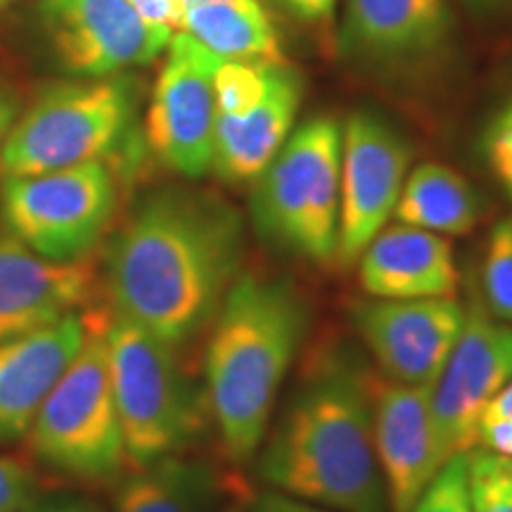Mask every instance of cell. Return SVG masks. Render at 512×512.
Returning <instances> with one entry per match:
<instances>
[{"label": "cell", "mask_w": 512, "mask_h": 512, "mask_svg": "<svg viewBox=\"0 0 512 512\" xmlns=\"http://www.w3.org/2000/svg\"><path fill=\"white\" fill-rule=\"evenodd\" d=\"M242 254V219L226 200L176 185L150 190L107 245L112 313L178 349L219 313Z\"/></svg>", "instance_id": "cell-1"}, {"label": "cell", "mask_w": 512, "mask_h": 512, "mask_svg": "<svg viewBox=\"0 0 512 512\" xmlns=\"http://www.w3.org/2000/svg\"><path fill=\"white\" fill-rule=\"evenodd\" d=\"M373 384L351 354L320 358L268 441L261 477L325 510H392L375 453Z\"/></svg>", "instance_id": "cell-2"}, {"label": "cell", "mask_w": 512, "mask_h": 512, "mask_svg": "<svg viewBox=\"0 0 512 512\" xmlns=\"http://www.w3.org/2000/svg\"><path fill=\"white\" fill-rule=\"evenodd\" d=\"M211 323L204 356L209 408L226 456L247 463L304 342L306 304L290 280L240 275Z\"/></svg>", "instance_id": "cell-3"}, {"label": "cell", "mask_w": 512, "mask_h": 512, "mask_svg": "<svg viewBox=\"0 0 512 512\" xmlns=\"http://www.w3.org/2000/svg\"><path fill=\"white\" fill-rule=\"evenodd\" d=\"M136 138V86L124 74L57 81L12 126L3 176H34L86 162L121 164Z\"/></svg>", "instance_id": "cell-4"}, {"label": "cell", "mask_w": 512, "mask_h": 512, "mask_svg": "<svg viewBox=\"0 0 512 512\" xmlns=\"http://www.w3.org/2000/svg\"><path fill=\"white\" fill-rule=\"evenodd\" d=\"M107 318L105 311L88 313L81 349L27 432L31 453L41 463L79 479H112L128 460L112 389Z\"/></svg>", "instance_id": "cell-5"}, {"label": "cell", "mask_w": 512, "mask_h": 512, "mask_svg": "<svg viewBox=\"0 0 512 512\" xmlns=\"http://www.w3.org/2000/svg\"><path fill=\"white\" fill-rule=\"evenodd\" d=\"M342 126L332 117L306 121L256 178L252 219L273 245L313 264L337 254Z\"/></svg>", "instance_id": "cell-6"}, {"label": "cell", "mask_w": 512, "mask_h": 512, "mask_svg": "<svg viewBox=\"0 0 512 512\" xmlns=\"http://www.w3.org/2000/svg\"><path fill=\"white\" fill-rule=\"evenodd\" d=\"M107 351L114 401L133 465L174 456L202 427V406L176 347L110 313Z\"/></svg>", "instance_id": "cell-7"}, {"label": "cell", "mask_w": 512, "mask_h": 512, "mask_svg": "<svg viewBox=\"0 0 512 512\" xmlns=\"http://www.w3.org/2000/svg\"><path fill=\"white\" fill-rule=\"evenodd\" d=\"M117 164L86 162L34 176H5V238L48 261H83L112 228L119 204Z\"/></svg>", "instance_id": "cell-8"}, {"label": "cell", "mask_w": 512, "mask_h": 512, "mask_svg": "<svg viewBox=\"0 0 512 512\" xmlns=\"http://www.w3.org/2000/svg\"><path fill=\"white\" fill-rule=\"evenodd\" d=\"M166 50L147 107L145 143L166 169L202 178L214 157V74L221 57L185 31H176Z\"/></svg>", "instance_id": "cell-9"}, {"label": "cell", "mask_w": 512, "mask_h": 512, "mask_svg": "<svg viewBox=\"0 0 512 512\" xmlns=\"http://www.w3.org/2000/svg\"><path fill=\"white\" fill-rule=\"evenodd\" d=\"M38 19L60 67L81 79L145 67L176 34L147 24L128 0H41Z\"/></svg>", "instance_id": "cell-10"}, {"label": "cell", "mask_w": 512, "mask_h": 512, "mask_svg": "<svg viewBox=\"0 0 512 512\" xmlns=\"http://www.w3.org/2000/svg\"><path fill=\"white\" fill-rule=\"evenodd\" d=\"M512 380V325L475 302L444 370L432 384L437 441L446 460L477 446L479 425L491 399Z\"/></svg>", "instance_id": "cell-11"}, {"label": "cell", "mask_w": 512, "mask_h": 512, "mask_svg": "<svg viewBox=\"0 0 512 512\" xmlns=\"http://www.w3.org/2000/svg\"><path fill=\"white\" fill-rule=\"evenodd\" d=\"M411 150L387 121L370 112L351 114L342 131L339 169L337 254L342 266L356 264L394 216L408 176Z\"/></svg>", "instance_id": "cell-12"}, {"label": "cell", "mask_w": 512, "mask_h": 512, "mask_svg": "<svg viewBox=\"0 0 512 512\" xmlns=\"http://www.w3.org/2000/svg\"><path fill=\"white\" fill-rule=\"evenodd\" d=\"M354 325L375 363L392 382L432 387L463 330L456 297L366 299L351 309Z\"/></svg>", "instance_id": "cell-13"}, {"label": "cell", "mask_w": 512, "mask_h": 512, "mask_svg": "<svg viewBox=\"0 0 512 512\" xmlns=\"http://www.w3.org/2000/svg\"><path fill=\"white\" fill-rule=\"evenodd\" d=\"M373 439L392 512H411L446 465L432 413V387L373 384Z\"/></svg>", "instance_id": "cell-14"}, {"label": "cell", "mask_w": 512, "mask_h": 512, "mask_svg": "<svg viewBox=\"0 0 512 512\" xmlns=\"http://www.w3.org/2000/svg\"><path fill=\"white\" fill-rule=\"evenodd\" d=\"M95 292L88 259L48 261L5 238L0 242V344L72 316Z\"/></svg>", "instance_id": "cell-15"}, {"label": "cell", "mask_w": 512, "mask_h": 512, "mask_svg": "<svg viewBox=\"0 0 512 512\" xmlns=\"http://www.w3.org/2000/svg\"><path fill=\"white\" fill-rule=\"evenodd\" d=\"M86 339V316H72L0 344V444L27 437L38 408Z\"/></svg>", "instance_id": "cell-16"}, {"label": "cell", "mask_w": 512, "mask_h": 512, "mask_svg": "<svg viewBox=\"0 0 512 512\" xmlns=\"http://www.w3.org/2000/svg\"><path fill=\"white\" fill-rule=\"evenodd\" d=\"M358 280L373 299L453 297L458 268L446 238L399 223L368 242L358 256Z\"/></svg>", "instance_id": "cell-17"}, {"label": "cell", "mask_w": 512, "mask_h": 512, "mask_svg": "<svg viewBox=\"0 0 512 512\" xmlns=\"http://www.w3.org/2000/svg\"><path fill=\"white\" fill-rule=\"evenodd\" d=\"M304 98V79L287 64H273L266 95L240 117L216 114L211 169L226 183H249L259 178L280 147L290 138Z\"/></svg>", "instance_id": "cell-18"}, {"label": "cell", "mask_w": 512, "mask_h": 512, "mask_svg": "<svg viewBox=\"0 0 512 512\" xmlns=\"http://www.w3.org/2000/svg\"><path fill=\"white\" fill-rule=\"evenodd\" d=\"M451 15L444 0H349L344 53L363 60H403L444 41Z\"/></svg>", "instance_id": "cell-19"}, {"label": "cell", "mask_w": 512, "mask_h": 512, "mask_svg": "<svg viewBox=\"0 0 512 512\" xmlns=\"http://www.w3.org/2000/svg\"><path fill=\"white\" fill-rule=\"evenodd\" d=\"M221 498L216 470L200 460L164 456L136 465L114 491V512H214Z\"/></svg>", "instance_id": "cell-20"}, {"label": "cell", "mask_w": 512, "mask_h": 512, "mask_svg": "<svg viewBox=\"0 0 512 512\" xmlns=\"http://www.w3.org/2000/svg\"><path fill=\"white\" fill-rule=\"evenodd\" d=\"M181 31L221 60L285 62L278 34L261 0H223L183 8Z\"/></svg>", "instance_id": "cell-21"}, {"label": "cell", "mask_w": 512, "mask_h": 512, "mask_svg": "<svg viewBox=\"0 0 512 512\" xmlns=\"http://www.w3.org/2000/svg\"><path fill=\"white\" fill-rule=\"evenodd\" d=\"M394 216L399 223L430 233L465 235L477 226L482 202L458 171L430 162L406 176Z\"/></svg>", "instance_id": "cell-22"}, {"label": "cell", "mask_w": 512, "mask_h": 512, "mask_svg": "<svg viewBox=\"0 0 512 512\" xmlns=\"http://www.w3.org/2000/svg\"><path fill=\"white\" fill-rule=\"evenodd\" d=\"M271 67V62L221 60L214 74L216 114L240 117L259 105L266 95Z\"/></svg>", "instance_id": "cell-23"}, {"label": "cell", "mask_w": 512, "mask_h": 512, "mask_svg": "<svg viewBox=\"0 0 512 512\" xmlns=\"http://www.w3.org/2000/svg\"><path fill=\"white\" fill-rule=\"evenodd\" d=\"M472 512H512V460L482 448L467 453Z\"/></svg>", "instance_id": "cell-24"}, {"label": "cell", "mask_w": 512, "mask_h": 512, "mask_svg": "<svg viewBox=\"0 0 512 512\" xmlns=\"http://www.w3.org/2000/svg\"><path fill=\"white\" fill-rule=\"evenodd\" d=\"M482 294L491 316L512 323V219L498 223L486 240Z\"/></svg>", "instance_id": "cell-25"}, {"label": "cell", "mask_w": 512, "mask_h": 512, "mask_svg": "<svg viewBox=\"0 0 512 512\" xmlns=\"http://www.w3.org/2000/svg\"><path fill=\"white\" fill-rule=\"evenodd\" d=\"M411 512H472L467 491V453L446 460Z\"/></svg>", "instance_id": "cell-26"}, {"label": "cell", "mask_w": 512, "mask_h": 512, "mask_svg": "<svg viewBox=\"0 0 512 512\" xmlns=\"http://www.w3.org/2000/svg\"><path fill=\"white\" fill-rule=\"evenodd\" d=\"M38 501V479L24 463L0 458V512H27Z\"/></svg>", "instance_id": "cell-27"}, {"label": "cell", "mask_w": 512, "mask_h": 512, "mask_svg": "<svg viewBox=\"0 0 512 512\" xmlns=\"http://www.w3.org/2000/svg\"><path fill=\"white\" fill-rule=\"evenodd\" d=\"M486 157L503 188L512 195V100L489 126L484 138Z\"/></svg>", "instance_id": "cell-28"}, {"label": "cell", "mask_w": 512, "mask_h": 512, "mask_svg": "<svg viewBox=\"0 0 512 512\" xmlns=\"http://www.w3.org/2000/svg\"><path fill=\"white\" fill-rule=\"evenodd\" d=\"M128 3L152 27L181 31L183 8L178 0H128Z\"/></svg>", "instance_id": "cell-29"}, {"label": "cell", "mask_w": 512, "mask_h": 512, "mask_svg": "<svg viewBox=\"0 0 512 512\" xmlns=\"http://www.w3.org/2000/svg\"><path fill=\"white\" fill-rule=\"evenodd\" d=\"M486 451L498 453V456L512 460V420H486L479 425V439Z\"/></svg>", "instance_id": "cell-30"}, {"label": "cell", "mask_w": 512, "mask_h": 512, "mask_svg": "<svg viewBox=\"0 0 512 512\" xmlns=\"http://www.w3.org/2000/svg\"><path fill=\"white\" fill-rule=\"evenodd\" d=\"M19 117V98L12 88L0 79V174H3V152L8 143L12 126Z\"/></svg>", "instance_id": "cell-31"}, {"label": "cell", "mask_w": 512, "mask_h": 512, "mask_svg": "<svg viewBox=\"0 0 512 512\" xmlns=\"http://www.w3.org/2000/svg\"><path fill=\"white\" fill-rule=\"evenodd\" d=\"M278 3L302 22H325L335 12L337 0H278Z\"/></svg>", "instance_id": "cell-32"}, {"label": "cell", "mask_w": 512, "mask_h": 512, "mask_svg": "<svg viewBox=\"0 0 512 512\" xmlns=\"http://www.w3.org/2000/svg\"><path fill=\"white\" fill-rule=\"evenodd\" d=\"M252 512H328L318 505H311L306 501H299V498H292L287 494H280V491H273V494H264L259 501L254 503Z\"/></svg>", "instance_id": "cell-33"}, {"label": "cell", "mask_w": 512, "mask_h": 512, "mask_svg": "<svg viewBox=\"0 0 512 512\" xmlns=\"http://www.w3.org/2000/svg\"><path fill=\"white\" fill-rule=\"evenodd\" d=\"M27 512H98L95 508H91L88 503L83 501H76V498H48V501H38L31 505Z\"/></svg>", "instance_id": "cell-34"}, {"label": "cell", "mask_w": 512, "mask_h": 512, "mask_svg": "<svg viewBox=\"0 0 512 512\" xmlns=\"http://www.w3.org/2000/svg\"><path fill=\"white\" fill-rule=\"evenodd\" d=\"M503 418L512 420V380L505 384L501 392H498L494 399H491L489 406H486V411L482 415V422L503 420Z\"/></svg>", "instance_id": "cell-35"}, {"label": "cell", "mask_w": 512, "mask_h": 512, "mask_svg": "<svg viewBox=\"0 0 512 512\" xmlns=\"http://www.w3.org/2000/svg\"><path fill=\"white\" fill-rule=\"evenodd\" d=\"M470 5H475L479 10H505L512 8V0H467Z\"/></svg>", "instance_id": "cell-36"}, {"label": "cell", "mask_w": 512, "mask_h": 512, "mask_svg": "<svg viewBox=\"0 0 512 512\" xmlns=\"http://www.w3.org/2000/svg\"><path fill=\"white\" fill-rule=\"evenodd\" d=\"M181 8H192V5H204V3H223V0H178Z\"/></svg>", "instance_id": "cell-37"}, {"label": "cell", "mask_w": 512, "mask_h": 512, "mask_svg": "<svg viewBox=\"0 0 512 512\" xmlns=\"http://www.w3.org/2000/svg\"><path fill=\"white\" fill-rule=\"evenodd\" d=\"M223 512H245V510H242V505H228Z\"/></svg>", "instance_id": "cell-38"}, {"label": "cell", "mask_w": 512, "mask_h": 512, "mask_svg": "<svg viewBox=\"0 0 512 512\" xmlns=\"http://www.w3.org/2000/svg\"><path fill=\"white\" fill-rule=\"evenodd\" d=\"M10 3H12V0H0V10H3L5 5H10Z\"/></svg>", "instance_id": "cell-39"}]
</instances>
